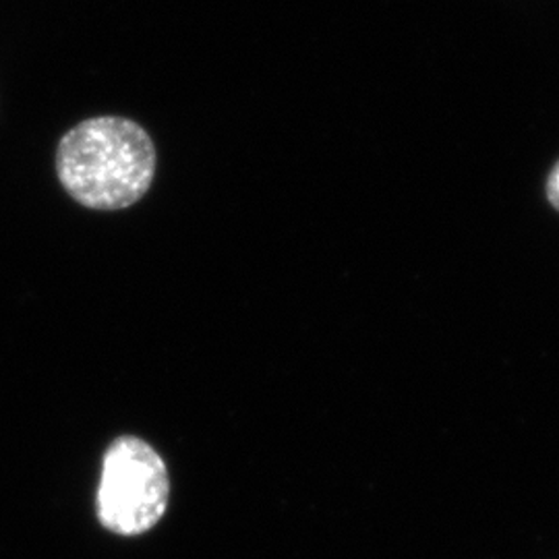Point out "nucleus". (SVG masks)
Segmentation results:
<instances>
[{
    "label": "nucleus",
    "instance_id": "f257e3e1",
    "mask_svg": "<svg viewBox=\"0 0 559 559\" xmlns=\"http://www.w3.org/2000/svg\"><path fill=\"white\" fill-rule=\"evenodd\" d=\"M55 168L62 191L81 207L120 212L150 193L158 150L138 120L104 115L81 120L60 138Z\"/></svg>",
    "mask_w": 559,
    "mask_h": 559
},
{
    "label": "nucleus",
    "instance_id": "f03ea898",
    "mask_svg": "<svg viewBox=\"0 0 559 559\" xmlns=\"http://www.w3.org/2000/svg\"><path fill=\"white\" fill-rule=\"evenodd\" d=\"M170 496V480L160 454L140 438L115 441L102 464L98 519L104 528L135 537L158 524Z\"/></svg>",
    "mask_w": 559,
    "mask_h": 559
},
{
    "label": "nucleus",
    "instance_id": "7ed1b4c3",
    "mask_svg": "<svg viewBox=\"0 0 559 559\" xmlns=\"http://www.w3.org/2000/svg\"><path fill=\"white\" fill-rule=\"evenodd\" d=\"M545 198L549 201V205L559 212V160L554 164V168L549 170L545 180Z\"/></svg>",
    "mask_w": 559,
    "mask_h": 559
}]
</instances>
